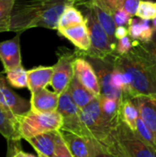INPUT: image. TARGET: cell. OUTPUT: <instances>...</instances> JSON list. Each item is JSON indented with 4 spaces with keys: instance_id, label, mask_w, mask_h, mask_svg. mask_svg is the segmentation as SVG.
Instances as JSON below:
<instances>
[{
    "instance_id": "obj_1",
    "label": "cell",
    "mask_w": 156,
    "mask_h": 157,
    "mask_svg": "<svg viewBox=\"0 0 156 157\" xmlns=\"http://www.w3.org/2000/svg\"><path fill=\"white\" fill-rule=\"evenodd\" d=\"M74 1L16 0L10 15L9 31L23 32L38 27L57 29L61 14Z\"/></svg>"
},
{
    "instance_id": "obj_2",
    "label": "cell",
    "mask_w": 156,
    "mask_h": 157,
    "mask_svg": "<svg viewBox=\"0 0 156 157\" xmlns=\"http://www.w3.org/2000/svg\"><path fill=\"white\" fill-rule=\"evenodd\" d=\"M139 40H132V49L125 55L115 53L110 57L113 66L125 73L131 81L130 95L156 97V75L145 54L138 46Z\"/></svg>"
},
{
    "instance_id": "obj_3",
    "label": "cell",
    "mask_w": 156,
    "mask_h": 157,
    "mask_svg": "<svg viewBox=\"0 0 156 157\" xmlns=\"http://www.w3.org/2000/svg\"><path fill=\"white\" fill-rule=\"evenodd\" d=\"M73 5L81 11L90 38L89 50L86 52H76L84 57L100 60H105L114 55L116 48L111 44L108 35L97 21L87 0H74Z\"/></svg>"
},
{
    "instance_id": "obj_4",
    "label": "cell",
    "mask_w": 156,
    "mask_h": 157,
    "mask_svg": "<svg viewBox=\"0 0 156 157\" xmlns=\"http://www.w3.org/2000/svg\"><path fill=\"white\" fill-rule=\"evenodd\" d=\"M15 119L20 139L24 140L44 132L58 131L63 126L62 116L57 111L40 113L29 109L16 116Z\"/></svg>"
},
{
    "instance_id": "obj_5",
    "label": "cell",
    "mask_w": 156,
    "mask_h": 157,
    "mask_svg": "<svg viewBox=\"0 0 156 157\" xmlns=\"http://www.w3.org/2000/svg\"><path fill=\"white\" fill-rule=\"evenodd\" d=\"M80 121L90 138L101 141L107 137L114 128L103 116L98 98L80 109Z\"/></svg>"
},
{
    "instance_id": "obj_6",
    "label": "cell",
    "mask_w": 156,
    "mask_h": 157,
    "mask_svg": "<svg viewBox=\"0 0 156 157\" xmlns=\"http://www.w3.org/2000/svg\"><path fill=\"white\" fill-rule=\"evenodd\" d=\"M56 111L62 116L63 119V126L61 129L73 132L85 138L92 139L89 137L81 123L79 117L80 109L73 100L68 87L59 95Z\"/></svg>"
},
{
    "instance_id": "obj_7",
    "label": "cell",
    "mask_w": 156,
    "mask_h": 157,
    "mask_svg": "<svg viewBox=\"0 0 156 157\" xmlns=\"http://www.w3.org/2000/svg\"><path fill=\"white\" fill-rule=\"evenodd\" d=\"M112 132L131 157H156V152L143 142L139 136L127 127L120 120Z\"/></svg>"
},
{
    "instance_id": "obj_8",
    "label": "cell",
    "mask_w": 156,
    "mask_h": 157,
    "mask_svg": "<svg viewBox=\"0 0 156 157\" xmlns=\"http://www.w3.org/2000/svg\"><path fill=\"white\" fill-rule=\"evenodd\" d=\"M76 52L69 50L59 51L58 60L52 65V75L50 85L55 93L60 95L64 91L74 77V61L76 58Z\"/></svg>"
},
{
    "instance_id": "obj_9",
    "label": "cell",
    "mask_w": 156,
    "mask_h": 157,
    "mask_svg": "<svg viewBox=\"0 0 156 157\" xmlns=\"http://www.w3.org/2000/svg\"><path fill=\"white\" fill-rule=\"evenodd\" d=\"M93 68L96 71V74L98 78V83L100 86V95L116 98L118 100H121L122 93L116 88L113 87L111 84V75L113 70V63L110 60V57L105 60L95 59V58H87L86 57Z\"/></svg>"
},
{
    "instance_id": "obj_10",
    "label": "cell",
    "mask_w": 156,
    "mask_h": 157,
    "mask_svg": "<svg viewBox=\"0 0 156 157\" xmlns=\"http://www.w3.org/2000/svg\"><path fill=\"white\" fill-rule=\"evenodd\" d=\"M0 106L14 117L30 109L29 102L10 88L2 74H0Z\"/></svg>"
},
{
    "instance_id": "obj_11",
    "label": "cell",
    "mask_w": 156,
    "mask_h": 157,
    "mask_svg": "<svg viewBox=\"0 0 156 157\" xmlns=\"http://www.w3.org/2000/svg\"><path fill=\"white\" fill-rule=\"evenodd\" d=\"M74 61V75L77 80L89 90L96 98L100 96V86L98 78L90 62L84 56L79 55Z\"/></svg>"
},
{
    "instance_id": "obj_12",
    "label": "cell",
    "mask_w": 156,
    "mask_h": 157,
    "mask_svg": "<svg viewBox=\"0 0 156 157\" xmlns=\"http://www.w3.org/2000/svg\"><path fill=\"white\" fill-rule=\"evenodd\" d=\"M20 33L11 40L0 41V60L5 73L22 66L20 53Z\"/></svg>"
},
{
    "instance_id": "obj_13",
    "label": "cell",
    "mask_w": 156,
    "mask_h": 157,
    "mask_svg": "<svg viewBox=\"0 0 156 157\" xmlns=\"http://www.w3.org/2000/svg\"><path fill=\"white\" fill-rule=\"evenodd\" d=\"M59 132L73 157H92L94 139L85 138L63 129H60Z\"/></svg>"
},
{
    "instance_id": "obj_14",
    "label": "cell",
    "mask_w": 156,
    "mask_h": 157,
    "mask_svg": "<svg viewBox=\"0 0 156 157\" xmlns=\"http://www.w3.org/2000/svg\"><path fill=\"white\" fill-rule=\"evenodd\" d=\"M131 99L137 107L139 116L152 132L156 141V97L139 95Z\"/></svg>"
},
{
    "instance_id": "obj_15",
    "label": "cell",
    "mask_w": 156,
    "mask_h": 157,
    "mask_svg": "<svg viewBox=\"0 0 156 157\" xmlns=\"http://www.w3.org/2000/svg\"><path fill=\"white\" fill-rule=\"evenodd\" d=\"M59 95L54 91L42 88L31 94L29 101L30 110L34 112L47 113L56 111Z\"/></svg>"
},
{
    "instance_id": "obj_16",
    "label": "cell",
    "mask_w": 156,
    "mask_h": 157,
    "mask_svg": "<svg viewBox=\"0 0 156 157\" xmlns=\"http://www.w3.org/2000/svg\"><path fill=\"white\" fill-rule=\"evenodd\" d=\"M59 34L69 40L80 52H86L90 48V38L86 23L57 29Z\"/></svg>"
},
{
    "instance_id": "obj_17",
    "label": "cell",
    "mask_w": 156,
    "mask_h": 157,
    "mask_svg": "<svg viewBox=\"0 0 156 157\" xmlns=\"http://www.w3.org/2000/svg\"><path fill=\"white\" fill-rule=\"evenodd\" d=\"M0 134L9 143V149L13 151L19 147L20 136L17 132L16 119L0 106Z\"/></svg>"
},
{
    "instance_id": "obj_18",
    "label": "cell",
    "mask_w": 156,
    "mask_h": 157,
    "mask_svg": "<svg viewBox=\"0 0 156 157\" xmlns=\"http://www.w3.org/2000/svg\"><path fill=\"white\" fill-rule=\"evenodd\" d=\"M52 71V66H38L27 71L28 88L31 94L50 85Z\"/></svg>"
},
{
    "instance_id": "obj_19",
    "label": "cell",
    "mask_w": 156,
    "mask_h": 157,
    "mask_svg": "<svg viewBox=\"0 0 156 157\" xmlns=\"http://www.w3.org/2000/svg\"><path fill=\"white\" fill-rule=\"evenodd\" d=\"M88 5L90 6L91 9L93 10L97 21L105 30L106 34L108 35L111 44L116 48L117 45V39L115 38V29H116V24L114 22L113 17L111 14L107 12L105 9H103L95 0H87Z\"/></svg>"
},
{
    "instance_id": "obj_20",
    "label": "cell",
    "mask_w": 156,
    "mask_h": 157,
    "mask_svg": "<svg viewBox=\"0 0 156 157\" xmlns=\"http://www.w3.org/2000/svg\"><path fill=\"white\" fill-rule=\"evenodd\" d=\"M127 27L130 38L133 40H139L141 42L150 41L155 32L149 20L141 18L131 17Z\"/></svg>"
},
{
    "instance_id": "obj_21",
    "label": "cell",
    "mask_w": 156,
    "mask_h": 157,
    "mask_svg": "<svg viewBox=\"0 0 156 157\" xmlns=\"http://www.w3.org/2000/svg\"><path fill=\"white\" fill-rule=\"evenodd\" d=\"M57 132L58 131H51L44 132L27 139L26 141L36 150L37 153L42 154L48 157H53Z\"/></svg>"
},
{
    "instance_id": "obj_22",
    "label": "cell",
    "mask_w": 156,
    "mask_h": 157,
    "mask_svg": "<svg viewBox=\"0 0 156 157\" xmlns=\"http://www.w3.org/2000/svg\"><path fill=\"white\" fill-rule=\"evenodd\" d=\"M68 90L70 92L73 100L74 101V103L77 105L79 109L86 107L87 104H89L91 101H93L96 98V97L89 90H87L77 80V78L74 75L68 86Z\"/></svg>"
},
{
    "instance_id": "obj_23",
    "label": "cell",
    "mask_w": 156,
    "mask_h": 157,
    "mask_svg": "<svg viewBox=\"0 0 156 157\" xmlns=\"http://www.w3.org/2000/svg\"><path fill=\"white\" fill-rule=\"evenodd\" d=\"M98 100H99V106L103 116L113 127H115L120 121V100L105 97L102 95L98 97Z\"/></svg>"
},
{
    "instance_id": "obj_24",
    "label": "cell",
    "mask_w": 156,
    "mask_h": 157,
    "mask_svg": "<svg viewBox=\"0 0 156 157\" xmlns=\"http://www.w3.org/2000/svg\"><path fill=\"white\" fill-rule=\"evenodd\" d=\"M139 111L135 104L129 98H122L120 102V120L131 131L135 132Z\"/></svg>"
},
{
    "instance_id": "obj_25",
    "label": "cell",
    "mask_w": 156,
    "mask_h": 157,
    "mask_svg": "<svg viewBox=\"0 0 156 157\" xmlns=\"http://www.w3.org/2000/svg\"><path fill=\"white\" fill-rule=\"evenodd\" d=\"M85 23L84 17L81 11L75 7L73 3L69 4L65 6L63 13L61 14L58 20V29H63L67 27H72L74 25H79Z\"/></svg>"
},
{
    "instance_id": "obj_26",
    "label": "cell",
    "mask_w": 156,
    "mask_h": 157,
    "mask_svg": "<svg viewBox=\"0 0 156 157\" xmlns=\"http://www.w3.org/2000/svg\"><path fill=\"white\" fill-rule=\"evenodd\" d=\"M113 157H131L115 137L111 131L109 134L101 141H97Z\"/></svg>"
},
{
    "instance_id": "obj_27",
    "label": "cell",
    "mask_w": 156,
    "mask_h": 157,
    "mask_svg": "<svg viewBox=\"0 0 156 157\" xmlns=\"http://www.w3.org/2000/svg\"><path fill=\"white\" fill-rule=\"evenodd\" d=\"M6 74V79L11 86L16 88L28 87L27 71L23 68V66L8 71Z\"/></svg>"
},
{
    "instance_id": "obj_28",
    "label": "cell",
    "mask_w": 156,
    "mask_h": 157,
    "mask_svg": "<svg viewBox=\"0 0 156 157\" xmlns=\"http://www.w3.org/2000/svg\"><path fill=\"white\" fill-rule=\"evenodd\" d=\"M16 0H0V33L9 31V19Z\"/></svg>"
},
{
    "instance_id": "obj_29",
    "label": "cell",
    "mask_w": 156,
    "mask_h": 157,
    "mask_svg": "<svg viewBox=\"0 0 156 157\" xmlns=\"http://www.w3.org/2000/svg\"><path fill=\"white\" fill-rule=\"evenodd\" d=\"M134 132L139 136V138L143 142H144L147 145H149L152 149H154L156 152L155 138L154 134L152 133V132L146 127V125L144 124V122L143 121L140 116L138 117L136 121V129Z\"/></svg>"
},
{
    "instance_id": "obj_30",
    "label": "cell",
    "mask_w": 156,
    "mask_h": 157,
    "mask_svg": "<svg viewBox=\"0 0 156 157\" xmlns=\"http://www.w3.org/2000/svg\"><path fill=\"white\" fill-rule=\"evenodd\" d=\"M135 16L144 20L154 19L156 17V2L151 0H141Z\"/></svg>"
},
{
    "instance_id": "obj_31",
    "label": "cell",
    "mask_w": 156,
    "mask_h": 157,
    "mask_svg": "<svg viewBox=\"0 0 156 157\" xmlns=\"http://www.w3.org/2000/svg\"><path fill=\"white\" fill-rule=\"evenodd\" d=\"M139 48L148 58L154 73L156 75V31L154 32L152 40L148 42H138Z\"/></svg>"
},
{
    "instance_id": "obj_32",
    "label": "cell",
    "mask_w": 156,
    "mask_h": 157,
    "mask_svg": "<svg viewBox=\"0 0 156 157\" xmlns=\"http://www.w3.org/2000/svg\"><path fill=\"white\" fill-rule=\"evenodd\" d=\"M53 157H73L67 145L63 140L59 132V130L57 132L56 138H55V149H54V156Z\"/></svg>"
},
{
    "instance_id": "obj_33",
    "label": "cell",
    "mask_w": 156,
    "mask_h": 157,
    "mask_svg": "<svg viewBox=\"0 0 156 157\" xmlns=\"http://www.w3.org/2000/svg\"><path fill=\"white\" fill-rule=\"evenodd\" d=\"M132 47H133L132 40L128 36L123 37V38L118 40V41H117L116 53L118 55H125L130 52V51L132 49Z\"/></svg>"
},
{
    "instance_id": "obj_34",
    "label": "cell",
    "mask_w": 156,
    "mask_h": 157,
    "mask_svg": "<svg viewBox=\"0 0 156 157\" xmlns=\"http://www.w3.org/2000/svg\"><path fill=\"white\" fill-rule=\"evenodd\" d=\"M141 0H118V7L125 10L131 17L136 15V11Z\"/></svg>"
},
{
    "instance_id": "obj_35",
    "label": "cell",
    "mask_w": 156,
    "mask_h": 157,
    "mask_svg": "<svg viewBox=\"0 0 156 157\" xmlns=\"http://www.w3.org/2000/svg\"><path fill=\"white\" fill-rule=\"evenodd\" d=\"M114 22L116 24V27H120V26H128V23L130 21V19L131 18V17L123 9L117 7V9L113 12L112 14Z\"/></svg>"
},
{
    "instance_id": "obj_36",
    "label": "cell",
    "mask_w": 156,
    "mask_h": 157,
    "mask_svg": "<svg viewBox=\"0 0 156 157\" xmlns=\"http://www.w3.org/2000/svg\"><path fill=\"white\" fill-rule=\"evenodd\" d=\"M95 1L103 9H105L107 12H108L111 15L118 7V0H95Z\"/></svg>"
},
{
    "instance_id": "obj_37",
    "label": "cell",
    "mask_w": 156,
    "mask_h": 157,
    "mask_svg": "<svg viewBox=\"0 0 156 157\" xmlns=\"http://www.w3.org/2000/svg\"><path fill=\"white\" fill-rule=\"evenodd\" d=\"M92 157H113L97 141L94 139L93 142V155Z\"/></svg>"
},
{
    "instance_id": "obj_38",
    "label": "cell",
    "mask_w": 156,
    "mask_h": 157,
    "mask_svg": "<svg viewBox=\"0 0 156 157\" xmlns=\"http://www.w3.org/2000/svg\"><path fill=\"white\" fill-rule=\"evenodd\" d=\"M128 27L127 26H120V27H117L116 29H115V38L118 40L123 38V37H126L128 36Z\"/></svg>"
},
{
    "instance_id": "obj_39",
    "label": "cell",
    "mask_w": 156,
    "mask_h": 157,
    "mask_svg": "<svg viewBox=\"0 0 156 157\" xmlns=\"http://www.w3.org/2000/svg\"><path fill=\"white\" fill-rule=\"evenodd\" d=\"M11 157H38V156L33 155L29 154V153H26V152H23V151H22V150H20V149H19V147H18V148H17V149H15V150L13 151V155H12V156Z\"/></svg>"
},
{
    "instance_id": "obj_40",
    "label": "cell",
    "mask_w": 156,
    "mask_h": 157,
    "mask_svg": "<svg viewBox=\"0 0 156 157\" xmlns=\"http://www.w3.org/2000/svg\"><path fill=\"white\" fill-rule=\"evenodd\" d=\"M153 28H154V31H156V17L153 19Z\"/></svg>"
},
{
    "instance_id": "obj_41",
    "label": "cell",
    "mask_w": 156,
    "mask_h": 157,
    "mask_svg": "<svg viewBox=\"0 0 156 157\" xmlns=\"http://www.w3.org/2000/svg\"><path fill=\"white\" fill-rule=\"evenodd\" d=\"M37 154H38V157H48L44 155H42V154H40V153H37Z\"/></svg>"
},
{
    "instance_id": "obj_42",
    "label": "cell",
    "mask_w": 156,
    "mask_h": 157,
    "mask_svg": "<svg viewBox=\"0 0 156 157\" xmlns=\"http://www.w3.org/2000/svg\"><path fill=\"white\" fill-rule=\"evenodd\" d=\"M71 1H74V0H71Z\"/></svg>"
}]
</instances>
